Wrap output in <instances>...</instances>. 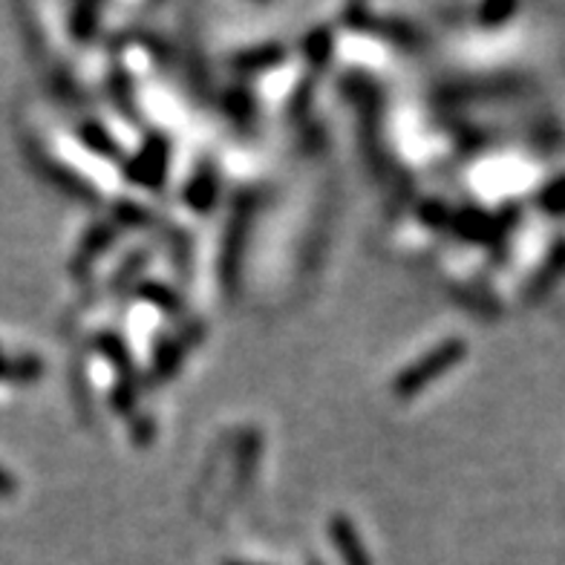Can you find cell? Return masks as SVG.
Here are the masks:
<instances>
[{
	"mask_svg": "<svg viewBox=\"0 0 565 565\" xmlns=\"http://www.w3.org/2000/svg\"><path fill=\"white\" fill-rule=\"evenodd\" d=\"M12 491H15V479L9 477L7 470H0V497H7Z\"/></svg>",
	"mask_w": 565,
	"mask_h": 565,
	"instance_id": "cell-1",
	"label": "cell"
}]
</instances>
